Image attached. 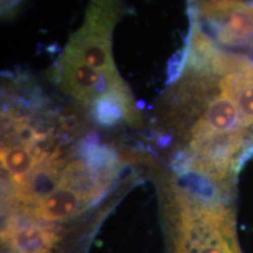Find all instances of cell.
Here are the masks:
<instances>
[{"instance_id":"6","label":"cell","mask_w":253,"mask_h":253,"mask_svg":"<svg viewBox=\"0 0 253 253\" xmlns=\"http://www.w3.org/2000/svg\"><path fill=\"white\" fill-rule=\"evenodd\" d=\"M12 245L19 253H48L53 235L39 226L24 227L12 236Z\"/></svg>"},{"instance_id":"1","label":"cell","mask_w":253,"mask_h":253,"mask_svg":"<svg viewBox=\"0 0 253 253\" xmlns=\"http://www.w3.org/2000/svg\"><path fill=\"white\" fill-rule=\"evenodd\" d=\"M192 12V30L214 48L253 59V5L244 0H202Z\"/></svg>"},{"instance_id":"2","label":"cell","mask_w":253,"mask_h":253,"mask_svg":"<svg viewBox=\"0 0 253 253\" xmlns=\"http://www.w3.org/2000/svg\"><path fill=\"white\" fill-rule=\"evenodd\" d=\"M115 6L109 0H97L90 6L86 23L71 38L65 53L102 72L110 81L120 80L114 66L110 34L116 20Z\"/></svg>"},{"instance_id":"3","label":"cell","mask_w":253,"mask_h":253,"mask_svg":"<svg viewBox=\"0 0 253 253\" xmlns=\"http://www.w3.org/2000/svg\"><path fill=\"white\" fill-rule=\"evenodd\" d=\"M59 81L62 89L84 107L95 102L104 93L125 86L122 81H110L102 72L67 53H63L60 62Z\"/></svg>"},{"instance_id":"4","label":"cell","mask_w":253,"mask_h":253,"mask_svg":"<svg viewBox=\"0 0 253 253\" xmlns=\"http://www.w3.org/2000/svg\"><path fill=\"white\" fill-rule=\"evenodd\" d=\"M86 202L75 189L60 184L52 194L45 197L34 209V216L46 221L67 219L79 211Z\"/></svg>"},{"instance_id":"5","label":"cell","mask_w":253,"mask_h":253,"mask_svg":"<svg viewBox=\"0 0 253 253\" xmlns=\"http://www.w3.org/2000/svg\"><path fill=\"white\" fill-rule=\"evenodd\" d=\"M39 163L36 153L24 144L5 147L1 150L2 168L13 177L18 185L26 181Z\"/></svg>"}]
</instances>
